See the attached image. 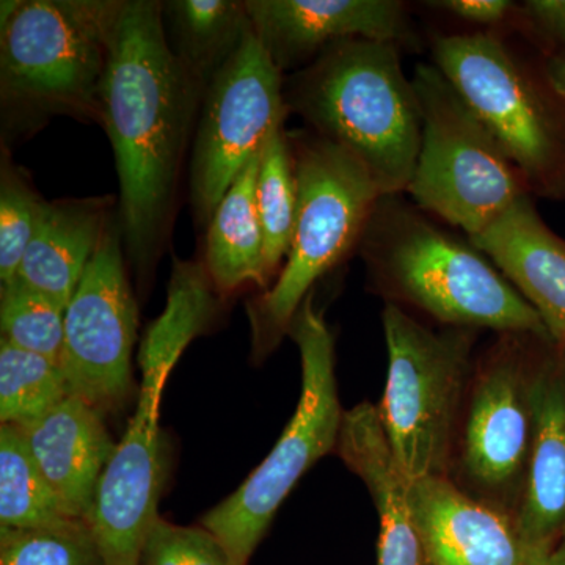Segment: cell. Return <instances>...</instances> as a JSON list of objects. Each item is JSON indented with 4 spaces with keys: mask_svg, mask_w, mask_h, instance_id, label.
Wrapping results in <instances>:
<instances>
[{
    "mask_svg": "<svg viewBox=\"0 0 565 565\" xmlns=\"http://www.w3.org/2000/svg\"><path fill=\"white\" fill-rule=\"evenodd\" d=\"M126 0H3L0 106L3 136L55 115L102 122V85Z\"/></svg>",
    "mask_w": 565,
    "mask_h": 565,
    "instance_id": "obj_3",
    "label": "cell"
},
{
    "mask_svg": "<svg viewBox=\"0 0 565 565\" xmlns=\"http://www.w3.org/2000/svg\"><path fill=\"white\" fill-rule=\"evenodd\" d=\"M18 429L66 514L88 522L99 479L117 448L104 416L68 396L39 422Z\"/></svg>",
    "mask_w": 565,
    "mask_h": 565,
    "instance_id": "obj_18",
    "label": "cell"
},
{
    "mask_svg": "<svg viewBox=\"0 0 565 565\" xmlns=\"http://www.w3.org/2000/svg\"><path fill=\"white\" fill-rule=\"evenodd\" d=\"M136 414L104 468L88 525L106 565H139L167 476L159 403L172 364L141 360Z\"/></svg>",
    "mask_w": 565,
    "mask_h": 565,
    "instance_id": "obj_12",
    "label": "cell"
},
{
    "mask_svg": "<svg viewBox=\"0 0 565 565\" xmlns=\"http://www.w3.org/2000/svg\"><path fill=\"white\" fill-rule=\"evenodd\" d=\"M0 565H106L90 525L71 520L39 530L0 527Z\"/></svg>",
    "mask_w": 565,
    "mask_h": 565,
    "instance_id": "obj_27",
    "label": "cell"
},
{
    "mask_svg": "<svg viewBox=\"0 0 565 565\" xmlns=\"http://www.w3.org/2000/svg\"><path fill=\"white\" fill-rule=\"evenodd\" d=\"M253 32L278 70L296 68L345 40L396 43L407 20L393 0H245Z\"/></svg>",
    "mask_w": 565,
    "mask_h": 565,
    "instance_id": "obj_15",
    "label": "cell"
},
{
    "mask_svg": "<svg viewBox=\"0 0 565 565\" xmlns=\"http://www.w3.org/2000/svg\"><path fill=\"white\" fill-rule=\"evenodd\" d=\"M139 565H233L225 546L203 526H180L159 516L141 546Z\"/></svg>",
    "mask_w": 565,
    "mask_h": 565,
    "instance_id": "obj_29",
    "label": "cell"
},
{
    "mask_svg": "<svg viewBox=\"0 0 565 565\" xmlns=\"http://www.w3.org/2000/svg\"><path fill=\"white\" fill-rule=\"evenodd\" d=\"M434 9L449 11L460 20L492 25L503 21L512 9L509 0H441L430 2Z\"/></svg>",
    "mask_w": 565,
    "mask_h": 565,
    "instance_id": "obj_30",
    "label": "cell"
},
{
    "mask_svg": "<svg viewBox=\"0 0 565 565\" xmlns=\"http://www.w3.org/2000/svg\"><path fill=\"white\" fill-rule=\"evenodd\" d=\"M388 379L381 418L397 462L412 482L445 476L473 337L434 332L388 305L384 311Z\"/></svg>",
    "mask_w": 565,
    "mask_h": 565,
    "instance_id": "obj_8",
    "label": "cell"
},
{
    "mask_svg": "<svg viewBox=\"0 0 565 565\" xmlns=\"http://www.w3.org/2000/svg\"><path fill=\"white\" fill-rule=\"evenodd\" d=\"M360 241L371 269L438 321L552 340L541 316L484 253L441 232L396 195L379 199Z\"/></svg>",
    "mask_w": 565,
    "mask_h": 565,
    "instance_id": "obj_4",
    "label": "cell"
},
{
    "mask_svg": "<svg viewBox=\"0 0 565 565\" xmlns=\"http://www.w3.org/2000/svg\"><path fill=\"white\" fill-rule=\"evenodd\" d=\"M291 334L302 360L299 405L273 451L239 489L202 519L233 565H247L278 508L316 460L337 448L343 412L334 377V341L313 294L294 316Z\"/></svg>",
    "mask_w": 565,
    "mask_h": 565,
    "instance_id": "obj_6",
    "label": "cell"
},
{
    "mask_svg": "<svg viewBox=\"0 0 565 565\" xmlns=\"http://www.w3.org/2000/svg\"><path fill=\"white\" fill-rule=\"evenodd\" d=\"M531 379L509 344L476 381L465 424L463 467L487 492L505 493L525 482L533 441Z\"/></svg>",
    "mask_w": 565,
    "mask_h": 565,
    "instance_id": "obj_13",
    "label": "cell"
},
{
    "mask_svg": "<svg viewBox=\"0 0 565 565\" xmlns=\"http://www.w3.org/2000/svg\"><path fill=\"white\" fill-rule=\"evenodd\" d=\"M206 88L174 55L162 2L126 0L102 85V125L120 181L118 230L141 275L161 256Z\"/></svg>",
    "mask_w": 565,
    "mask_h": 565,
    "instance_id": "obj_1",
    "label": "cell"
},
{
    "mask_svg": "<svg viewBox=\"0 0 565 565\" xmlns=\"http://www.w3.org/2000/svg\"><path fill=\"white\" fill-rule=\"evenodd\" d=\"M434 58L523 180L548 185L559 163L555 126L504 44L484 33L441 36Z\"/></svg>",
    "mask_w": 565,
    "mask_h": 565,
    "instance_id": "obj_11",
    "label": "cell"
},
{
    "mask_svg": "<svg viewBox=\"0 0 565 565\" xmlns=\"http://www.w3.org/2000/svg\"><path fill=\"white\" fill-rule=\"evenodd\" d=\"M139 310L126 275L122 241L110 223L65 311L61 359L70 396L103 416L117 414L132 393V349Z\"/></svg>",
    "mask_w": 565,
    "mask_h": 565,
    "instance_id": "obj_10",
    "label": "cell"
},
{
    "mask_svg": "<svg viewBox=\"0 0 565 565\" xmlns=\"http://www.w3.org/2000/svg\"><path fill=\"white\" fill-rule=\"evenodd\" d=\"M412 84L422 145L407 192L473 237L525 195V180L437 66L419 65Z\"/></svg>",
    "mask_w": 565,
    "mask_h": 565,
    "instance_id": "obj_7",
    "label": "cell"
},
{
    "mask_svg": "<svg viewBox=\"0 0 565 565\" xmlns=\"http://www.w3.org/2000/svg\"><path fill=\"white\" fill-rule=\"evenodd\" d=\"M111 196L47 202L17 278L66 311L109 230Z\"/></svg>",
    "mask_w": 565,
    "mask_h": 565,
    "instance_id": "obj_20",
    "label": "cell"
},
{
    "mask_svg": "<svg viewBox=\"0 0 565 565\" xmlns=\"http://www.w3.org/2000/svg\"><path fill=\"white\" fill-rule=\"evenodd\" d=\"M527 10L548 31L565 36V0H535L527 2Z\"/></svg>",
    "mask_w": 565,
    "mask_h": 565,
    "instance_id": "obj_31",
    "label": "cell"
},
{
    "mask_svg": "<svg viewBox=\"0 0 565 565\" xmlns=\"http://www.w3.org/2000/svg\"><path fill=\"white\" fill-rule=\"evenodd\" d=\"M292 145L297 210L291 245L273 288L247 308L256 359L277 348L315 282L362 239L382 196L362 163L333 141L316 136Z\"/></svg>",
    "mask_w": 565,
    "mask_h": 565,
    "instance_id": "obj_5",
    "label": "cell"
},
{
    "mask_svg": "<svg viewBox=\"0 0 565 565\" xmlns=\"http://www.w3.org/2000/svg\"><path fill=\"white\" fill-rule=\"evenodd\" d=\"M167 41L204 88L221 73L252 28L244 2L169 0L162 2Z\"/></svg>",
    "mask_w": 565,
    "mask_h": 565,
    "instance_id": "obj_22",
    "label": "cell"
},
{
    "mask_svg": "<svg viewBox=\"0 0 565 565\" xmlns=\"http://www.w3.org/2000/svg\"><path fill=\"white\" fill-rule=\"evenodd\" d=\"M46 204L29 178L3 152L0 170V285L17 278Z\"/></svg>",
    "mask_w": 565,
    "mask_h": 565,
    "instance_id": "obj_28",
    "label": "cell"
},
{
    "mask_svg": "<svg viewBox=\"0 0 565 565\" xmlns=\"http://www.w3.org/2000/svg\"><path fill=\"white\" fill-rule=\"evenodd\" d=\"M281 71L253 29L204 90L191 161L195 221L210 225L223 196L275 129L285 125Z\"/></svg>",
    "mask_w": 565,
    "mask_h": 565,
    "instance_id": "obj_9",
    "label": "cell"
},
{
    "mask_svg": "<svg viewBox=\"0 0 565 565\" xmlns=\"http://www.w3.org/2000/svg\"><path fill=\"white\" fill-rule=\"evenodd\" d=\"M545 565H565V544L553 550Z\"/></svg>",
    "mask_w": 565,
    "mask_h": 565,
    "instance_id": "obj_32",
    "label": "cell"
},
{
    "mask_svg": "<svg viewBox=\"0 0 565 565\" xmlns=\"http://www.w3.org/2000/svg\"><path fill=\"white\" fill-rule=\"evenodd\" d=\"M557 81H559V84L563 85L565 90V62L564 65L561 66L559 71H557Z\"/></svg>",
    "mask_w": 565,
    "mask_h": 565,
    "instance_id": "obj_33",
    "label": "cell"
},
{
    "mask_svg": "<svg viewBox=\"0 0 565 565\" xmlns=\"http://www.w3.org/2000/svg\"><path fill=\"white\" fill-rule=\"evenodd\" d=\"M256 204L264 236V264L270 278L288 255L297 210L291 145L282 126L264 145Z\"/></svg>",
    "mask_w": 565,
    "mask_h": 565,
    "instance_id": "obj_25",
    "label": "cell"
},
{
    "mask_svg": "<svg viewBox=\"0 0 565 565\" xmlns=\"http://www.w3.org/2000/svg\"><path fill=\"white\" fill-rule=\"evenodd\" d=\"M470 243L541 316L552 341L565 348V243L542 222L530 196H520Z\"/></svg>",
    "mask_w": 565,
    "mask_h": 565,
    "instance_id": "obj_17",
    "label": "cell"
},
{
    "mask_svg": "<svg viewBox=\"0 0 565 565\" xmlns=\"http://www.w3.org/2000/svg\"><path fill=\"white\" fill-rule=\"evenodd\" d=\"M0 332L7 343L58 363L65 310L20 280L0 285Z\"/></svg>",
    "mask_w": 565,
    "mask_h": 565,
    "instance_id": "obj_26",
    "label": "cell"
},
{
    "mask_svg": "<svg viewBox=\"0 0 565 565\" xmlns=\"http://www.w3.org/2000/svg\"><path fill=\"white\" fill-rule=\"evenodd\" d=\"M68 396L61 364L0 340V423L29 426Z\"/></svg>",
    "mask_w": 565,
    "mask_h": 565,
    "instance_id": "obj_24",
    "label": "cell"
},
{
    "mask_svg": "<svg viewBox=\"0 0 565 565\" xmlns=\"http://www.w3.org/2000/svg\"><path fill=\"white\" fill-rule=\"evenodd\" d=\"M412 498L427 565H545L555 550L527 542L515 519L445 476L415 481Z\"/></svg>",
    "mask_w": 565,
    "mask_h": 565,
    "instance_id": "obj_14",
    "label": "cell"
},
{
    "mask_svg": "<svg viewBox=\"0 0 565 565\" xmlns=\"http://www.w3.org/2000/svg\"><path fill=\"white\" fill-rule=\"evenodd\" d=\"M531 407L533 441L514 519L527 542L553 550L565 533V359L535 371Z\"/></svg>",
    "mask_w": 565,
    "mask_h": 565,
    "instance_id": "obj_19",
    "label": "cell"
},
{
    "mask_svg": "<svg viewBox=\"0 0 565 565\" xmlns=\"http://www.w3.org/2000/svg\"><path fill=\"white\" fill-rule=\"evenodd\" d=\"M57 494L47 484L24 435L0 424V527L39 530L68 523Z\"/></svg>",
    "mask_w": 565,
    "mask_h": 565,
    "instance_id": "obj_23",
    "label": "cell"
},
{
    "mask_svg": "<svg viewBox=\"0 0 565 565\" xmlns=\"http://www.w3.org/2000/svg\"><path fill=\"white\" fill-rule=\"evenodd\" d=\"M288 109L362 163L382 196L407 192L422 145L414 84L396 43L345 40L291 79Z\"/></svg>",
    "mask_w": 565,
    "mask_h": 565,
    "instance_id": "obj_2",
    "label": "cell"
},
{
    "mask_svg": "<svg viewBox=\"0 0 565 565\" xmlns=\"http://www.w3.org/2000/svg\"><path fill=\"white\" fill-rule=\"evenodd\" d=\"M337 448L377 509L379 565H427L412 498L414 482L394 456L379 407L363 403L345 412Z\"/></svg>",
    "mask_w": 565,
    "mask_h": 565,
    "instance_id": "obj_16",
    "label": "cell"
},
{
    "mask_svg": "<svg viewBox=\"0 0 565 565\" xmlns=\"http://www.w3.org/2000/svg\"><path fill=\"white\" fill-rule=\"evenodd\" d=\"M262 152L245 167L223 196L207 225L204 269L218 292L236 291L253 281L266 288L264 236L256 204Z\"/></svg>",
    "mask_w": 565,
    "mask_h": 565,
    "instance_id": "obj_21",
    "label": "cell"
}]
</instances>
